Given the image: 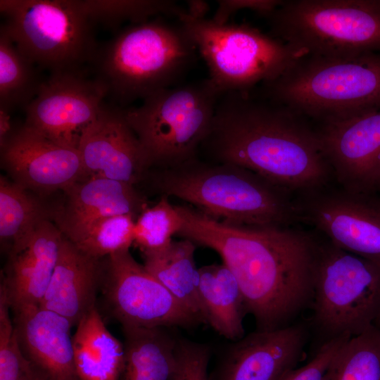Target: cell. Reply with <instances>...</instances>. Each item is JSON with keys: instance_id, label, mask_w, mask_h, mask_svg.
I'll list each match as a JSON object with an SVG mask.
<instances>
[{"instance_id": "cb8c5ba5", "label": "cell", "mask_w": 380, "mask_h": 380, "mask_svg": "<svg viewBox=\"0 0 380 380\" xmlns=\"http://www.w3.org/2000/svg\"><path fill=\"white\" fill-rule=\"evenodd\" d=\"M196 244L172 240L158 250L141 253L143 265L183 305L204 323L198 293L199 273L195 262Z\"/></svg>"}, {"instance_id": "6da1fadb", "label": "cell", "mask_w": 380, "mask_h": 380, "mask_svg": "<svg viewBox=\"0 0 380 380\" xmlns=\"http://www.w3.org/2000/svg\"><path fill=\"white\" fill-rule=\"evenodd\" d=\"M175 207L182 217L177 235L219 254L236 278L257 330L291 325L312 303L315 233L293 226L232 225L186 203Z\"/></svg>"}, {"instance_id": "484cf974", "label": "cell", "mask_w": 380, "mask_h": 380, "mask_svg": "<svg viewBox=\"0 0 380 380\" xmlns=\"http://www.w3.org/2000/svg\"><path fill=\"white\" fill-rule=\"evenodd\" d=\"M46 219H51L50 208L39 196L1 176L0 241L8 258L23 249L37 226Z\"/></svg>"}, {"instance_id": "e0dca14e", "label": "cell", "mask_w": 380, "mask_h": 380, "mask_svg": "<svg viewBox=\"0 0 380 380\" xmlns=\"http://www.w3.org/2000/svg\"><path fill=\"white\" fill-rule=\"evenodd\" d=\"M307 339V329L301 324L256 329L230 346L215 380H282L296 368Z\"/></svg>"}, {"instance_id": "4fadbf2b", "label": "cell", "mask_w": 380, "mask_h": 380, "mask_svg": "<svg viewBox=\"0 0 380 380\" xmlns=\"http://www.w3.org/2000/svg\"><path fill=\"white\" fill-rule=\"evenodd\" d=\"M106 92L82 72L52 73L25 109V125L59 144L77 148L84 131L98 118Z\"/></svg>"}, {"instance_id": "d6a6232c", "label": "cell", "mask_w": 380, "mask_h": 380, "mask_svg": "<svg viewBox=\"0 0 380 380\" xmlns=\"http://www.w3.org/2000/svg\"><path fill=\"white\" fill-rule=\"evenodd\" d=\"M210 349L205 344L178 338L170 380H209Z\"/></svg>"}, {"instance_id": "3957f363", "label": "cell", "mask_w": 380, "mask_h": 380, "mask_svg": "<svg viewBox=\"0 0 380 380\" xmlns=\"http://www.w3.org/2000/svg\"><path fill=\"white\" fill-rule=\"evenodd\" d=\"M141 183L222 222L237 226L292 227L300 222L295 197L257 173L198 157L147 171Z\"/></svg>"}, {"instance_id": "e575fe53", "label": "cell", "mask_w": 380, "mask_h": 380, "mask_svg": "<svg viewBox=\"0 0 380 380\" xmlns=\"http://www.w3.org/2000/svg\"><path fill=\"white\" fill-rule=\"evenodd\" d=\"M282 3L280 0H218L211 20L217 24H227L232 15L242 10L254 11L267 18Z\"/></svg>"}, {"instance_id": "2e32d148", "label": "cell", "mask_w": 380, "mask_h": 380, "mask_svg": "<svg viewBox=\"0 0 380 380\" xmlns=\"http://www.w3.org/2000/svg\"><path fill=\"white\" fill-rule=\"evenodd\" d=\"M77 149L88 177L137 185L149 170L124 108L113 103H104L98 118L82 133Z\"/></svg>"}, {"instance_id": "836d02e7", "label": "cell", "mask_w": 380, "mask_h": 380, "mask_svg": "<svg viewBox=\"0 0 380 380\" xmlns=\"http://www.w3.org/2000/svg\"><path fill=\"white\" fill-rule=\"evenodd\" d=\"M350 338L343 335L327 340L312 360L293 369L282 380H322L334 355Z\"/></svg>"}, {"instance_id": "ffe728a7", "label": "cell", "mask_w": 380, "mask_h": 380, "mask_svg": "<svg viewBox=\"0 0 380 380\" xmlns=\"http://www.w3.org/2000/svg\"><path fill=\"white\" fill-rule=\"evenodd\" d=\"M63 234L51 219L42 221L25 246L8 258L0 289L12 310L39 305L59 256Z\"/></svg>"}, {"instance_id": "f1b7e54d", "label": "cell", "mask_w": 380, "mask_h": 380, "mask_svg": "<svg viewBox=\"0 0 380 380\" xmlns=\"http://www.w3.org/2000/svg\"><path fill=\"white\" fill-rule=\"evenodd\" d=\"M80 4L96 25L116 30L122 24H139L158 15L177 18L186 13V8L170 0H79Z\"/></svg>"}, {"instance_id": "d6986e66", "label": "cell", "mask_w": 380, "mask_h": 380, "mask_svg": "<svg viewBox=\"0 0 380 380\" xmlns=\"http://www.w3.org/2000/svg\"><path fill=\"white\" fill-rule=\"evenodd\" d=\"M20 350L39 380H80L75 362L71 323L39 305L12 310Z\"/></svg>"}, {"instance_id": "f546056e", "label": "cell", "mask_w": 380, "mask_h": 380, "mask_svg": "<svg viewBox=\"0 0 380 380\" xmlns=\"http://www.w3.org/2000/svg\"><path fill=\"white\" fill-rule=\"evenodd\" d=\"M168 197L160 196L147 205L135 221L134 243L141 252L158 250L168 245L182 226V217Z\"/></svg>"}, {"instance_id": "d4e9b609", "label": "cell", "mask_w": 380, "mask_h": 380, "mask_svg": "<svg viewBox=\"0 0 380 380\" xmlns=\"http://www.w3.org/2000/svg\"><path fill=\"white\" fill-rule=\"evenodd\" d=\"M124 362L119 380H170L178 338L168 328H122Z\"/></svg>"}, {"instance_id": "83f0119b", "label": "cell", "mask_w": 380, "mask_h": 380, "mask_svg": "<svg viewBox=\"0 0 380 380\" xmlns=\"http://www.w3.org/2000/svg\"><path fill=\"white\" fill-rule=\"evenodd\" d=\"M322 380H380V328L350 337L334 355Z\"/></svg>"}, {"instance_id": "d590c367", "label": "cell", "mask_w": 380, "mask_h": 380, "mask_svg": "<svg viewBox=\"0 0 380 380\" xmlns=\"http://www.w3.org/2000/svg\"><path fill=\"white\" fill-rule=\"evenodd\" d=\"M12 112L0 108V147L3 146L14 132L20 127H14L11 119Z\"/></svg>"}, {"instance_id": "4dcf8cb0", "label": "cell", "mask_w": 380, "mask_h": 380, "mask_svg": "<svg viewBox=\"0 0 380 380\" xmlns=\"http://www.w3.org/2000/svg\"><path fill=\"white\" fill-rule=\"evenodd\" d=\"M136 220L132 215L106 217L73 243L82 252L96 258L129 249L134 240Z\"/></svg>"}, {"instance_id": "ac0fdd59", "label": "cell", "mask_w": 380, "mask_h": 380, "mask_svg": "<svg viewBox=\"0 0 380 380\" xmlns=\"http://www.w3.org/2000/svg\"><path fill=\"white\" fill-rule=\"evenodd\" d=\"M62 191L61 203L50 208L51 219L72 243L106 217L132 215L137 219L148 205L136 185L102 177H88Z\"/></svg>"}, {"instance_id": "603a6c76", "label": "cell", "mask_w": 380, "mask_h": 380, "mask_svg": "<svg viewBox=\"0 0 380 380\" xmlns=\"http://www.w3.org/2000/svg\"><path fill=\"white\" fill-rule=\"evenodd\" d=\"M72 344L80 380H119L124 346L106 328L97 307L76 326Z\"/></svg>"}, {"instance_id": "5bb4252c", "label": "cell", "mask_w": 380, "mask_h": 380, "mask_svg": "<svg viewBox=\"0 0 380 380\" xmlns=\"http://www.w3.org/2000/svg\"><path fill=\"white\" fill-rule=\"evenodd\" d=\"M338 186L374 193L380 179V109L322 123L317 129Z\"/></svg>"}, {"instance_id": "30bf717a", "label": "cell", "mask_w": 380, "mask_h": 380, "mask_svg": "<svg viewBox=\"0 0 380 380\" xmlns=\"http://www.w3.org/2000/svg\"><path fill=\"white\" fill-rule=\"evenodd\" d=\"M315 232L314 324L327 340L355 336L378 325L380 265L347 252Z\"/></svg>"}, {"instance_id": "9c48e42d", "label": "cell", "mask_w": 380, "mask_h": 380, "mask_svg": "<svg viewBox=\"0 0 380 380\" xmlns=\"http://www.w3.org/2000/svg\"><path fill=\"white\" fill-rule=\"evenodd\" d=\"M2 28L30 62L52 73L81 72L99 45L79 0H1Z\"/></svg>"}, {"instance_id": "9a60e30c", "label": "cell", "mask_w": 380, "mask_h": 380, "mask_svg": "<svg viewBox=\"0 0 380 380\" xmlns=\"http://www.w3.org/2000/svg\"><path fill=\"white\" fill-rule=\"evenodd\" d=\"M0 148L1 166L11 179L37 196L88 178L77 148L54 142L25 124Z\"/></svg>"}, {"instance_id": "1f68e13d", "label": "cell", "mask_w": 380, "mask_h": 380, "mask_svg": "<svg viewBox=\"0 0 380 380\" xmlns=\"http://www.w3.org/2000/svg\"><path fill=\"white\" fill-rule=\"evenodd\" d=\"M9 309L0 289V380H39L20 350Z\"/></svg>"}, {"instance_id": "8fae6325", "label": "cell", "mask_w": 380, "mask_h": 380, "mask_svg": "<svg viewBox=\"0 0 380 380\" xmlns=\"http://www.w3.org/2000/svg\"><path fill=\"white\" fill-rule=\"evenodd\" d=\"M100 292L122 328L189 329L202 323L135 260L129 249L102 258Z\"/></svg>"}, {"instance_id": "8d00e7d4", "label": "cell", "mask_w": 380, "mask_h": 380, "mask_svg": "<svg viewBox=\"0 0 380 380\" xmlns=\"http://www.w3.org/2000/svg\"><path fill=\"white\" fill-rule=\"evenodd\" d=\"M210 8L208 2L203 0H189L186 1V15L191 19L201 20L206 19L205 16Z\"/></svg>"}, {"instance_id": "4316f807", "label": "cell", "mask_w": 380, "mask_h": 380, "mask_svg": "<svg viewBox=\"0 0 380 380\" xmlns=\"http://www.w3.org/2000/svg\"><path fill=\"white\" fill-rule=\"evenodd\" d=\"M6 32L0 30V108L11 112L25 109L44 81Z\"/></svg>"}, {"instance_id": "f35d334b", "label": "cell", "mask_w": 380, "mask_h": 380, "mask_svg": "<svg viewBox=\"0 0 380 380\" xmlns=\"http://www.w3.org/2000/svg\"><path fill=\"white\" fill-rule=\"evenodd\" d=\"M377 326H379V327L380 328V322H379V323L378 324V325H377Z\"/></svg>"}, {"instance_id": "52a82bcc", "label": "cell", "mask_w": 380, "mask_h": 380, "mask_svg": "<svg viewBox=\"0 0 380 380\" xmlns=\"http://www.w3.org/2000/svg\"><path fill=\"white\" fill-rule=\"evenodd\" d=\"M220 95L208 79L175 85L124 108L149 170L167 168L198 157Z\"/></svg>"}, {"instance_id": "74e56055", "label": "cell", "mask_w": 380, "mask_h": 380, "mask_svg": "<svg viewBox=\"0 0 380 380\" xmlns=\"http://www.w3.org/2000/svg\"><path fill=\"white\" fill-rule=\"evenodd\" d=\"M376 192L379 193L380 194V179L376 184Z\"/></svg>"}, {"instance_id": "7402d4cb", "label": "cell", "mask_w": 380, "mask_h": 380, "mask_svg": "<svg viewBox=\"0 0 380 380\" xmlns=\"http://www.w3.org/2000/svg\"><path fill=\"white\" fill-rule=\"evenodd\" d=\"M198 293L204 323L223 337L237 341L244 336L243 317L247 314L240 286L224 264L198 268Z\"/></svg>"}, {"instance_id": "5b68a950", "label": "cell", "mask_w": 380, "mask_h": 380, "mask_svg": "<svg viewBox=\"0 0 380 380\" xmlns=\"http://www.w3.org/2000/svg\"><path fill=\"white\" fill-rule=\"evenodd\" d=\"M260 94L321 124L380 109V53L306 56Z\"/></svg>"}, {"instance_id": "44dd1931", "label": "cell", "mask_w": 380, "mask_h": 380, "mask_svg": "<svg viewBox=\"0 0 380 380\" xmlns=\"http://www.w3.org/2000/svg\"><path fill=\"white\" fill-rule=\"evenodd\" d=\"M102 277V258L80 250L65 236L46 293L39 306L66 318L76 327L96 308Z\"/></svg>"}, {"instance_id": "7a4b0ae2", "label": "cell", "mask_w": 380, "mask_h": 380, "mask_svg": "<svg viewBox=\"0 0 380 380\" xmlns=\"http://www.w3.org/2000/svg\"><path fill=\"white\" fill-rule=\"evenodd\" d=\"M201 155L248 169L294 197L334 180L317 130L304 117L253 90L219 97Z\"/></svg>"}, {"instance_id": "7c38bea8", "label": "cell", "mask_w": 380, "mask_h": 380, "mask_svg": "<svg viewBox=\"0 0 380 380\" xmlns=\"http://www.w3.org/2000/svg\"><path fill=\"white\" fill-rule=\"evenodd\" d=\"M300 222L337 247L380 265V194L331 184L295 196Z\"/></svg>"}, {"instance_id": "ba28073f", "label": "cell", "mask_w": 380, "mask_h": 380, "mask_svg": "<svg viewBox=\"0 0 380 380\" xmlns=\"http://www.w3.org/2000/svg\"><path fill=\"white\" fill-rule=\"evenodd\" d=\"M271 35L307 56L380 53V0H291L267 18Z\"/></svg>"}, {"instance_id": "8992f818", "label": "cell", "mask_w": 380, "mask_h": 380, "mask_svg": "<svg viewBox=\"0 0 380 380\" xmlns=\"http://www.w3.org/2000/svg\"><path fill=\"white\" fill-rule=\"evenodd\" d=\"M208 68V80L221 96L250 91L276 80L307 54L247 24L178 19Z\"/></svg>"}, {"instance_id": "277c9868", "label": "cell", "mask_w": 380, "mask_h": 380, "mask_svg": "<svg viewBox=\"0 0 380 380\" xmlns=\"http://www.w3.org/2000/svg\"><path fill=\"white\" fill-rule=\"evenodd\" d=\"M197 49L179 22L160 18L129 25L101 47L92 61L94 79L122 108L175 86L196 60Z\"/></svg>"}]
</instances>
